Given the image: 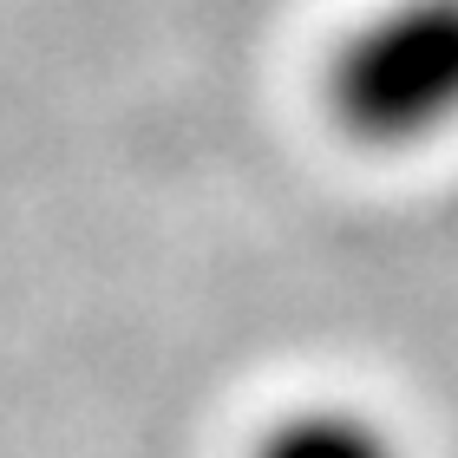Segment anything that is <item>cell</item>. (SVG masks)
Wrapping results in <instances>:
<instances>
[{
    "instance_id": "cell-2",
    "label": "cell",
    "mask_w": 458,
    "mask_h": 458,
    "mask_svg": "<svg viewBox=\"0 0 458 458\" xmlns=\"http://www.w3.org/2000/svg\"><path fill=\"white\" fill-rule=\"evenodd\" d=\"M262 458H400V452L353 412H308V420H288L262 445Z\"/></svg>"
},
{
    "instance_id": "cell-1",
    "label": "cell",
    "mask_w": 458,
    "mask_h": 458,
    "mask_svg": "<svg viewBox=\"0 0 458 458\" xmlns=\"http://www.w3.org/2000/svg\"><path fill=\"white\" fill-rule=\"evenodd\" d=\"M335 112L353 138L412 144L458 118V0H400L335 59Z\"/></svg>"
}]
</instances>
